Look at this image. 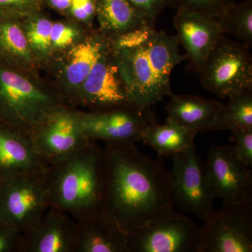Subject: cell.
<instances>
[{
	"label": "cell",
	"instance_id": "6da1fadb",
	"mask_svg": "<svg viewBox=\"0 0 252 252\" xmlns=\"http://www.w3.org/2000/svg\"><path fill=\"white\" fill-rule=\"evenodd\" d=\"M103 149V208L126 233L175 211L160 158L153 160L135 144H106Z\"/></svg>",
	"mask_w": 252,
	"mask_h": 252
},
{
	"label": "cell",
	"instance_id": "7a4b0ae2",
	"mask_svg": "<svg viewBox=\"0 0 252 252\" xmlns=\"http://www.w3.org/2000/svg\"><path fill=\"white\" fill-rule=\"evenodd\" d=\"M179 46L176 35L154 30L140 45L113 50L134 106L151 108L171 94L172 71L187 59Z\"/></svg>",
	"mask_w": 252,
	"mask_h": 252
},
{
	"label": "cell",
	"instance_id": "3957f363",
	"mask_svg": "<svg viewBox=\"0 0 252 252\" xmlns=\"http://www.w3.org/2000/svg\"><path fill=\"white\" fill-rule=\"evenodd\" d=\"M51 206L75 220L103 208L104 149L93 142L46 173Z\"/></svg>",
	"mask_w": 252,
	"mask_h": 252
},
{
	"label": "cell",
	"instance_id": "277c9868",
	"mask_svg": "<svg viewBox=\"0 0 252 252\" xmlns=\"http://www.w3.org/2000/svg\"><path fill=\"white\" fill-rule=\"evenodd\" d=\"M64 106L67 104L51 79L0 62V124L30 137Z\"/></svg>",
	"mask_w": 252,
	"mask_h": 252
},
{
	"label": "cell",
	"instance_id": "5b68a950",
	"mask_svg": "<svg viewBox=\"0 0 252 252\" xmlns=\"http://www.w3.org/2000/svg\"><path fill=\"white\" fill-rule=\"evenodd\" d=\"M243 43L220 36L198 73L204 89L221 99L252 89V56Z\"/></svg>",
	"mask_w": 252,
	"mask_h": 252
},
{
	"label": "cell",
	"instance_id": "8992f818",
	"mask_svg": "<svg viewBox=\"0 0 252 252\" xmlns=\"http://www.w3.org/2000/svg\"><path fill=\"white\" fill-rule=\"evenodd\" d=\"M110 49L108 36L93 28L82 41L53 58L45 71L68 106L79 109L84 81L100 56Z\"/></svg>",
	"mask_w": 252,
	"mask_h": 252
},
{
	"label": "cell",
	"instance_id": "52a82bcc",
	"mask_svg": "<svg viewBox=\"0 0 252 252\" xmlns=\"http://www.w3.org/2000/svg\"><path fill=\"white\" fill-rule=\"evenodd\" d=\"M172 157L168 185L174 206L206 221L215 212L216 197L196 149L192 147Z\"/></svg>",
	"mask_w": 252,
	"mask_h": 252
},
{
	"label": "cell",
	"instance_id": "ba28073f",
	"mask_svg": "<svg viewBox=\"0 0 252 252\" xmlns=\"http://www.w3.org/2000/svg\"><path fill=\"white\" fill-rule=\"evenodd\" d=\"M46 173L0 179V221L23 232L51 206Z\"/></svg>",
	"mask_w": 252,
	"mask_h": 252
},
{
	"label": "cell",
	"instance_id": "9c48e42d",
	"mask_svg": "<svg viewBox=\"0 0 252 252\" xmlns=\"http://www.w3.org/2000/svg\"><path fill=\"white\" fill-rule=\"evenodd\" d=\"M200 227L174 211L127 233L130 252H199Z\"/></svg>",
	"mask_w": 252,
	"mask_h": 252
},
{
	"label": "cell",
	"instance_id": "30bf717a",
	"mask_svg": "<svg viewBox=\"0 0 252 252\" xmlns=\"http://www.w3.org/2000/svg\"><path fill=\"white\" fill-rule=\"evenodd\" d=\"M83 132L93 142L135 144L142 140L146 129L156 122L151 108L124 106L91 112L79 109Z\"/></svg>",
	"mask_w": 252,
	"mask_h": 252
},
{
	"label": "cell",
	"instance_id": "8fae6325",
	"mask_svg": "<svg viewBox=\"0 0 252 252\" xmlns=\"http://www.w3.org/2000/svg\"><path fill=\"white\" fill-rule=\"evenodd\" d=\"M30 137L36 154L48 166L65 160L93 142L81 129L79 109L69 106L51 114Z\"/></svg>",
	"mask_w": 252,
	"mask_h": 252
},
{
	"label": "cell",
	"instance_id": "7c38bea8",
	"mask_svg": "<svg viewBox=\"0 0 252 252\" xmlns=\"http://www.w3.org/2000/svg\"><path fill=\"white\" fill-rule=\"evenodd\" d=\"M252 252V204H223L200 228L199 252Z\"/></svg>",
	"mask_w": 252,
	"mask_h": 252
},
{
	"label": "cell",
	"instance_id": "4fadbf2b",
	"mask_svg": "<svg viewBox=\"0 0 252 252\" xmlns=\"http://www.w3.org/2000/svg\"><path fill=\"white\" fill-rule=\"evenodd\" d=\"M204 165L216 198L223 204H252V172L234 146H212Z\"/></svg>",
	"mask_w": 252,
	"mask_h": 252
},
{
	"label": "cell",
	"instance_id": "5bb4252c",
	"mask_svg": "<svg viewBox=\"0 0 252 252\" xmlns=\"http://www.w3.org/2000/svg\"><path fill=\"white\" fill-rule=\"evenodd\" d=\"M124 106L134 105L128 86L111 48L100 56L84 81L78 107L98 112Z\"/></svg>",
	"mask_w": 252,
	"mask_h": 252
},
{
	"label": "cell",
	"instance_id": "9a60e30c",
	"mask_svg": "<svg viewBox=\"0 0 252 252\" xmlns=\"http://www.w3.org/2000/svg\"><path fill=\"white\" fill-rule=\"evenodd\" d=\"M75 219L50 206L31 227L22 232L21 252H74Z\"/></svg>",
	"mask_w": 252,
	"mask_h": 252
},
{
	"label": "cell",
	"instance_id": "2e32d148",
	"mask_svg": "<svg viewBox=\"0 0 252 252\" xmlns=\"http://www.w3.org/2000/svg\"><path fill=\"white\" fill-rule=\"evenodd\" d=\"M180 45L186 51V57L197 72L201 71L205 61L222 34L217 18L207 15L177 9L174 18Z\"/></svg>",
	"mask_w": 252,
	"mask_h": 252
},
{
	"label": "cell",
	"instance_id": "e0dca14e",
	"mask_svg": "<svg viewBox=\"0 0 252 252\" xmlns=\"http://www.w3.org/2000/svg\"><path fill=\"white\" fill-rule=\"evenodd\" d=\"M75 220L74 252H130L127 233L104 208Z\"/></svg>",
	"mask_w": 252,
	"mask_h": 252
},
{
	"label": "cell",
	"instance_id": "ac0fdd59",
	"mask_svg": "<svg viewBox=\"0 0 252 252\" xmlns=\"http://www.w3.org/2000/svg\"><path fill=\"white\" fill-rule=\"evenodd\" d=\"M48 167L36 154L29 136L0 124V179L45 173Z\"/></svg>",
	"mask_w": 252,
	"mask_h": 252
},
{
	"label": "cell",
	"instance_id": "d6986e66",
	"mask_svg": "<svg viewBox=\"0 0 252 252\" xmlns=\"http://www.w3.org/2000/svg\"><path fill=\"white\" fill-rule=\"evenodd\" d=\"M166 107L167 119L189 130L210 132L219 111L223 103L217 99H207L192 94H169Z\"/></svg>",
	"mask_w": 252,
	"mask_h": 252
},
{
	"label": "cell",
	"instance_id": "ffe728a7",
	"mask_svg": "<svg viewBox=\"0 0 252 252\" xmlns=\"http://www.w3.org/2000/svg\"><path fill=\"white\" fill-rule=\"evenodd\" d=\"M0 62L41 74L42 70L28 44L22 19L0 15Z\"/></svg>",
	"mask_w": 252,
	"mask_h": 252
},
{
	"label": "cell",
	"instance_id": "44dd1931",
	"mask_svg": "<svg viewBox=\"0 0 252 252\" xmlns=\"http://www.w3.org/2000/svg\"><path fill=\"white\" fill-rule=\"evenodd\" d=\"M95 19L97 28L109 38L150 26L128 0H96Z\"/></svg>",
	"mask_w": 252,
	"mask_h": 252
},
{
	"label": "cell",
	"instance_id": "7402d4cb",
	"mask_svg": "<svg viewBox=\"0 0 252 252\" xmlns=\"http://www.w3.org/2000/svg\"><path fill=\"white\" fill-rule=\"evenodd\" d=\"M197 134L167 118L165 124L155 122L149 126L142 141L155 150L159 158H163L195 147Z\"/></svg>",
	"mask_w": 252,
	"mask_h": 252
},
{
	"label": "cell",
	"instance_id": "603a6c76",
	"mask_svg": "<svg viewBox=\"0 0 252 252\" xmlns=\"http://www.w3.org/2000/svg\"><path fill=\"white\" fill-rule=\"evenodd\" d=\"M54 21L44 9L22 19L28 44L42 71L52 61L51 35Z\"/></svg>",
	"mask_w": 252,
	"mask_h": 252
},
{
	"label": "cell",
	"instance_id": "cb8c5ba5",
	"mask_svg": "<svg viewBox=\"0 0 252 252\" xmlns=\"http://www.w3.org/2000/svg\"><path fill=\"white\" fill-rule=\"evenodd\" d=\"M252 127V89L228 98L217 114L211 131Z\"/></svg>",
	"mask_w": 252,
	"mask_h": 252
},
{
	"label": "cell",
	"instance_id": "d4e9b609",
	"mask_svg": "<svg viewBox=\"0 0 252 252\" xmlns=\"http://www.w3.org/2000/svg\"><path fill=\"white\" fill-rule=\"evenodd\" d=\"M217 21L223 35L234 36L247 47H252V0L235 1Z\"/></svg>",
	"mask_w": 252,
	"mask_h": 252
},
{
	"label": "cell",
	"instance_id": "484cf974",
	"mask_svg": "<svg viewBox=\"0 0 252 252\" xmlns=\"http://www.w3.org/2000/svg\"><path fill=\"white\" fill-rule=\"evenodd\" d=\"M92 28H86L64 17L54 21L51 35L52 59L54 56L67 51L82 41Z\"/></svg>",
	"mask_w": 252,
	"mask_h": 252
},
{
	"label": "cell",
	"instance_id": "4316f807",
	"mask_svg": "<svg viewBox=\"0 0 252 252\" xmlns=\"http://www.w3.org/2000/svg\"><path fill=\"white\" fill-rule=\"evenodd\" d=\"M234 0H177V9L188 10L219 18Z\"/></svg>",
	"mask_w": 252,
	"mask_h": 252
},
{
	"label": "cell",
	"instance_id": "83f0119b",
	"mask_svg": "<svg viewBox=\"0 0 252 252\" xmlns=\"http://www.w3.org/2000/svg\"><path fill=\"white\" fill-rule=\"evenodd\" d=\"M44 9L42 0H0V15L18 19Z\"/></svg>",
	"mask_w": 252,
	"mask_h": 252
},
{
	"label": "cell",
	"instance_id": "f1b7e54d",
	"mask_svg": "<svg viewBox=\"0 0 252 252\" xmlns=\"http://www.w3.org/2000/svg\"><path fill=\"white\" fill-rule=\"evenodd\" d=\"M63 17L72 20L86 28H94L96 0H72L69 9Z\"/></svg>",
	"mask_w": 252,
	"mask_h": 252
},
{
	"label": "cell",
	"instance_id": "f546056e",
	"mask_svg": "<svg viewBox=\"0 0 252 252\" xmlns=\"http://www.w3.org/2000/svg\"><path fill=\"white\" fill-rule=\"evenodd\" d=\"M145 18L149 26L155 28L158 16L167 8L177 6V0H128Z\"/></svg>",
	"mask_w": 252,
	"mask_h": 252
},
{
	"label": "cell",
	"instance_id": "4dcf8cb0",
	"mask_svg": "<svg viewBox=\"0 0 252 252\" xmlns=\"http://www.w3.org/2000/svg\"><path fill=\"white\" fill-rule=\"evenodd\" d=\"M155 28L150 26H144L114 37L109 38L111 48L114 51H120L135 47L143 43L153 32Z\"/></svg>",
	"mask_w": 252,
	"mask_h": 252
},
{
	"label": "cell",
	"instance_id": "1f68e13d",
	"mask_svg": "<svg viewBox=\"0 0 252 252\" xmlns=\"http://www.w3.org/2000/svg\"><path fill=\"white\" fill-rule=\"evenodd\" d=\"M232 140L239 158L245 165L252 166V127L231 130Z\"/></svg>",
	"mask_w": 252,
	"mask_h": 252
},
{
	"label": "cell",
	"instance_id": "d6a6232c",
	"mask_svg": "<svg viewBox=\"0 0 252 252\" xmlns=\"http://www.w3.org/2000/svg\"><path fill=\"white\" fill-rule=\"evenodd\" d=\"M22 245V232L0 221V252H21Z\"/></svg>",
	"mask_w": 252,
	"mask_h": 252
},
{
	"label": "cell",
	"instance_id": "836d02e7",
	"mask_svg": "<svg viewBox=\"0 0 252 252\" xmlns=\"http://www.w3.org/2000/svg\"><path fill=\"white\" fill-rule=\"evenodd\" d=\"M44 8L53 10L62 16L67 12L72 0H42Z\"/></svg>",
	"mask_w": 252,
	"mask_h": 252
}]
</instances>
